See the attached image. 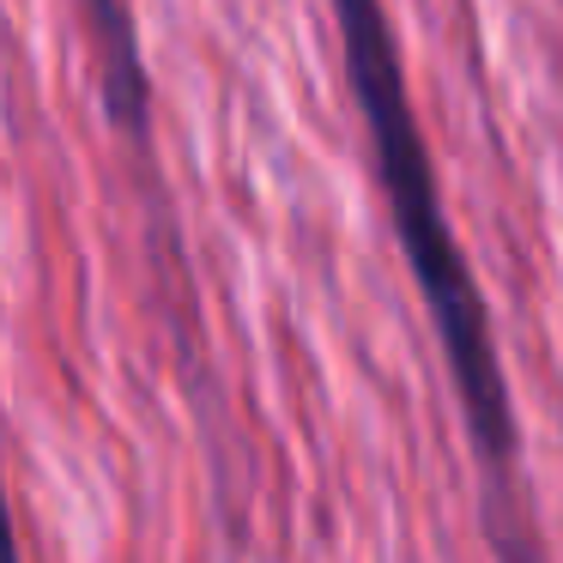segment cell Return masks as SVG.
<instances>
[{"label":"cell","instance_id":"1","mask_svg":"<svg viewBox=\"0 0 563 563\" xmlns=\"http://www.w3.org/2000/svg\"><path fill=\"white\" fill-rule=\"evenodd\" d=\"M340 19V43H345V74H352L357 110H364L369 146H376V170H382V195L394 207V231L400 249L418 273V291L430 303V321L442 333L449 369L461 382V406L473 442L490 461H509L515 449V424H509V388H503V364L490 345V321L478 303V285L461 261L449 219L437 200V176H430V152L418 140L412 103H406V74H400V49L382 0H333Z\"/></svg>","mask_w":563,"mask_h":563},{"label":"cell","instance_id":"2","mask_svg":"<svg viewBox=\"0 0 563 563\" xmlns=\"http://www.w3.org/2000/svg\"><path fill=\"white\" fill-rule=\"evenodd\" d=\"M91 19V37H98V55H103V91H110V115L140 134L146 128V74H140V43H134V25H128V7L122 0H79Z\"/></svg>","mask_w":563,"mask_h":563},{"label":"cell","instance_id":"3","mask_svg":"<svg viewBox=\"0 0 563 563\" xmlns=\"http://www.w3.org/2000/svg\"><path fill=\"white\" fill-rule=\"evenodd\" d=\"M0 563H19V533H13V515H7V497H0Z\"/></svg>","mask_w":563,"mask_h":563}]
</instances>
